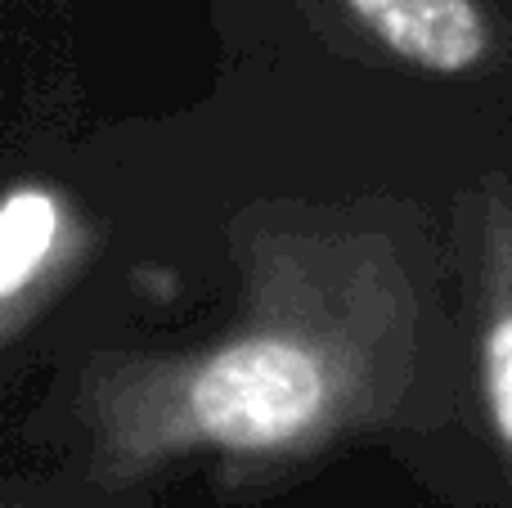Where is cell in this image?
<instances>
[{
  "label": "cell",
  "mask_w": 512,
  "mask_h": 508,
  "mask_svg": "<svg viewBox=\"0 0 512 508\" xmlns=\"http://www.w3.org/2000/svg\"><path fill=\"white\" fill-rule=\"evenodd\" d=\"M324 374L310 351L283 338H248L198 369L189 387L194 423L221 446L274 450L315 423Z\"/></svg>",
  "instance_id": "obj_1"
},
{
  "label": "cell",
  "mask_w": 512,
  "mask_h": 508,
  "mask_svg": "<svg viewBox=\"0 0 512 508\" xmlns=\"http://www.w3.org/2000/svg\"><path fill=\"white\" fill-rule=\"evenodd\" d=\"M382 45L436 77H468L495 50L477 0H346Z\"/></svg>",
  "instance_id": "obj_2"
},
{
  "label": "cell",
  "mask_w": 512,
  "mask_h": 508,
  "mask_svg": "<svg viewBox=\"0 0 512 508\" xmlns=\"http://www.w3.org/2000/svg\"><path fill=\"white\" fill-rule=\"evenodd\" d=\"M59 230V207L41 189H18L0 203V297L18 293L45 261Z\"/></svg>",
  "instance_id": "obj_3"
}]
</instances>
